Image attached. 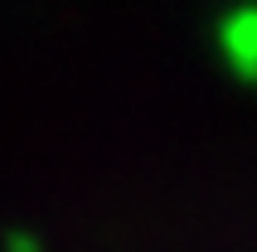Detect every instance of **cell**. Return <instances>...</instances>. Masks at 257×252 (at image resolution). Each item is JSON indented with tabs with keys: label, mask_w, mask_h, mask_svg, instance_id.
Returning a JSON list of instances; mask_svg holds the SVG:
<instances>
[{
	"label": "cell",
	"mask_w": 257,
	"mask_h": 252,
	"mask_svg": "<svg viewBox=\"0 0 257 252\" xmlns=\"http://www.w3.org/2000/svg\"><path fill=\"white\" fill-rule=\"evenodd\" d=\"M218 49L243 83H257V5H238L218 20Z\"/></svg>",
	"instance_id": "cell-1"
},
{
	"label": "cell",
	"mask_w": 257,
	"mask_h": 252,
	"mask_svg": "<svg viewBox=\"0 0 257 252\" xmlns=\"http://www.w3.org/2000/svg\"><path fill=\"white\" fill-rule=\"evenodd\" d=\"M5 252H39V242H34V238H25V233H10Z\"/></svg>",
	"instance_id": "cell-2"
}]
</instances>
